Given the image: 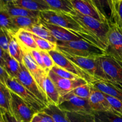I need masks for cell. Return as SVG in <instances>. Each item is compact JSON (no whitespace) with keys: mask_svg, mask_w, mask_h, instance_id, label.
I'll return each instance as SVG.
<instances>
[{"mask_svg":"<svg viewBox=\"0 0 122 122\" xmlns=\"http://www.w3.org/2000/svg\"><path fill=\"white\" fill-rule=\"evenodd\" d=\"M39 17L46 23L60 26L79 35L85 41L97 45L105 51L103 45L69 14L50 10L40 12Z\"/></svg>","mask_w":122,"mask_h":122,"instance_id":"obj_1","label":"cell"},{"mask_svg":"<svg viewBox=\"0 0 122 122\" xmlns=\"http://www.w3.org/2000/svg\"><path fill=\"white\" fill-rule=\"evenodd\" d=\"M57 50L77 57L97 58L106 56L102 48L83 39L69 42H57Z\"/></svg>","mask_w":122,"mask_h":122,"instance_id":"obj_2","label":"cell"},{"mask_svg":"<svg viewBox=\"0 0 122 122\" xmlns=\"http://www.w3.org/2000/svg\"><path fill=\"white\" fill-rule=\"evenodd\" d=\"M69 15L95 37L106 50L107 36L110 29L109 23L99 21L91 17L83 15L76 10L73 14Z\"/></svg>","mask_w":122,"mask_h":122,"instance_id":"obj_3","label":"cell"},{"mask_svg":"<svg viewBox=\"0 0 122 122\" xmlns=\"http://www.w3.org/2000/svg\"><path fill=\"white\" fill-rule=\"evenodd\" d=\"M61 53L64 54L67 58L70 60L71 61L78 66L81 69L88 72L89 75H91L97 80L109 81L107 75L102 70L99 63L98 58H86V57L71 56L66 52H61Z\"/></svg>","mask_w":122,"mask_h":122,"instance_id":"obj_4","label":"cell"},{"mask_svg":"<svg viewBox=\"0 0 122 122\" xmlns=\"http://www.w3.org/2000/svg\"><path fill=\"white\" fill-rule=\"evenodd\" d=\"M48 52L52 57L56 65L78 76L80 78L83 79L89 84L97 80L91 75H89L88 72L81 69L80 67L73 63L70 60L67 58L66 56L63 54L60 51L56 50L48 51Z\"/></svg>","mask_w":122,"mask_h":122,"instance_id":"obj_5","label":"cell"},{"mask_svg":"<svg viewBox=\"0 0 122 122\" xmlns=\"http://www.w3.org/2000/svg\"><path fill=\"white\" fill-rule=\"evenodd\" d=\"M58 106L65 112L90 114H93L94 112L91 107L88 100L75 96L70 92L60 97Z\"/></svg>","mask_w":122,"mask_h":122,"instance_id":"obj_6","label":"cell"},{"mask_svg":"<svg viewBox=\"0 0 122 122\" xmlns=\"http://www.w3.org/2000/svg\"><path fill=\"white\" fill-rule=\"evenodd\" d=\"M106 56L122 61V29L116 24H110L107 36Z\"/></svg>","mask_w":122,"mask_h":122,"instance_id":"obj_7","label":"cell"},{"mask_svg":"<svg viewBox=\"0 0 122 122\" xmlns=\"http://www.w3.org/2000/svg\"><path fill=\"white\" fill-rule=\"evenodd\" d=\"M5 85L11 91L19 95L37 112H41L46 107L35 95L20 84L16 79L9 77L6 81Z\"/></svg>","mask_w":122,"mask_h":122,"instance_id":"obj_8","label":"cell"},{"mask_svg":"<svg viewBox=\"0 0 122 122\" xmlns=\"http://www.w3.org/2000/svg\"><path fill=\"white\" fill-rule=\"evenodd\" d=\"M98 60L109 81L122 88V61L108 56L99 57Z\"/></svg>","mask_w":122,"mask_h":122,"instance_id":"obj_9","label":"cell"},{"mask_svg":"<svg viewBox=\"0 0 122 122\" xmlns=\"http://www.w3.org/2000/svg\"><path fill=\"white\" fill-rule=\"evenodd\" d=\"M15 79L27 90L35 95L45 106L48 104L45 93L23 63H20V71Z\"/></svg>","mask_w":122,"mask_h":122,"instance_id":"obj_10","label":"cell"},{"mask_svg":"<svg viewBox=\"0 0 122 122\" xmlns=\"http://www.w3.org/2000/svg\"><path fill=\"white\" fill-rule=\"evenodd\" d=\"M11 113L19 121L30 122L38 112L15 93L11 91Z\"/></svg>","mask_w":122,"mask_h":122,"instance_id":"obj_11","label":"cell"},{"mask_svg":"<svg viewBox=\"0 0 122 122\" xmlns=\"http://www.w3.org/2000/svg\"><path fill=\"white\" fill-rule=\"evenodd\" d=\"M48 76L54 83L60 97L66 95L77 87L88 83L86 81L80 77L77 79L63 78L54 73L51 70L48 73Z\"/></svg>","mask_w":122,"mask_h":122,"instance_id":"obj_12","label":"cell"},{"mask_svg":"<svg viewBox=\"0 0 122 122\" xmlns=\"http://www.w3.org/2000/svg\"><path fill=\"white\" fill-rule=\"evenodd\" d=\"M20 45V44H19ZM22 50L23 53V64L25 65L26 69L29 70L39 86L41 83L43 79L46 75H48L44 70L38 65L34 60L30 54L27 50V48L23 45H20Z\"/></svg>","mask_w":122,"mask_h":122,"instance_id":"obj_13","label":"cell"},{"mask_svg":"<svg viewBox=\"0 0 122 122\" xmlns=\"http://www.w3.org/2000/svg\"><path fill=\"white\" fill-rule=\"evenodd\" d=\"M74 9L79 13L87 16L91 17L102 22L108 21L99 12L96 7L88 0H70Z\"/></svg>","mask_w":122,"mask_h":122,"instance_id":"obj_14","label":"cell"},{"mask_svg":"<svg viewBox=\"0 0 122 122\" xmlns=\"http://www.w3.org/2000/svg\"><path fill=\"white\" fill-rule=\"evenodd\" d=\"M40 21L48 30H49L51 34L58 41L69 42L80 40V39L85 40L82 37H81L79 35L71 32L66 29L57 26V25L46 23L42 21L41 19Z\"/></svg>","mask_w":122,"mask_h":122,"instance_id":"obj_15","label":"cell"},{"mask_svg":"<svg viewBox=\"0 0 122 122\" xmlns=\"http://www.w3.org/2000/svg\"><path fill=\"white\" fill-rule=\"evenodd\" d=\"M90 85L104 94L116 98L122 101V88L110 81L96 80Z\"/></svg>","mask_w":122,"mask_h":122,"instance_id":"obj_16","label":"cell"},{"mask_svg":"<svg viewBox=\"0 0 122 122\" xmlns=\"http://www.w3.org/2000/svg\"><path fill=\"white\" fill-rule=\"evenodd\" d=\"M39 86L45 93L48 103H53L58 106L60 96L54 83L49 77L48 75L43 79Z\"/></svg>","mask_w":122,"mask_h":122,"instance_id":"obj_17","label":"cell"},{"mask_svg":"<svg viewBox=\"0 0 122 122\" xmlns=\"http://www.w3.org/2000/svg\"><path fill=\"white\" fill-rule=\"evenodd\" d=\"M13 4L34 11L42 12L51 10L44 0H17Z\"/></svg>","mask_w":122,"mask_h":122,"instance_id":"obj_18","label":"cell"},{"mask_svg":"<svg viewBox=\"0 0 122 122\" xmlns=\"http://www.w3.org/2000/svg\"><path fill=\"white\" fill-rule=\"evenodd\" d=\"M104 17L109 24L112 23L113 17V1L112 0H88Z\"/></svg>","mask_w":122,"mask_h":122,"instance_id":"obj_19","label":"cell"},{"mask_svg":"<svg viewBox=\"0 0 122 122\" xmlns=\"http://www.w3.org/2000/svg\"><path fill=\"white\" fill-rule=\"evenodd\" d=\"M52 117L55 122H70L67 116L66 112L53 103H48L41 111Z\"/></svg>","mask_w":122,"mask_h":122,"instance_id":"obj_20","label":"cell"},{"mask_svg":"<svg viewBox=\"0 0 122 122\" xmlns=\"http://www.w3.org/2000/svg\"><path fill=\"white\" fill-rule=\"evenodd\" d=\"M14 35L20 45H23L29 49L39 50L30 32L20 29Z\"/></svg>","mask_w":122,"mask_h":122,"instance_id":"obj_21","label":"cell"},{"mask_svg":"<svg viewBox=\"0 0 122 122\" xmlns=\"http://www.w3.org/2000/svg\"><path fill=\"white\" fill-rule=\"evenodd\" d=\"M24 30L27 31V32H30L32 34L35 35L36 36L39 37V38H43V39L49 41L51 42L57 44V39L53 36V35L51 34V32L49 31V30H48L41 23L40 21L38 23Z\"/></svg>","mask_w":122,"mask_h":122,"instance_id":"obj_22","label":"cell"},{"mask_svg":"<svg viewBox=\"0 0 122 122\" xmlns=\"http://www.w3.org/2000/svg\"><path fill=\"white\" fill-rule=\"evenodd\" d=\"M51 10L62 12L67 14H73L75 12L70 0H44Z\"/></svg>","mask_w":122,"mask_h":122,"instance_id":"obj_23","label":"cell"},{"mask_svg":"<svg viewBox=\"0 0 122 122\" xmlns=\"http://www.w3.org/2000/svg\"><path fill=\"white\" fill-rule=\"evenodd\" d=\"M4 10L8 12L11 17H31L37 18L40 16V12L29 10L13 4L8 5Z\"/></svg>","mask_w":122,"mask_h":122,"instance_id":"obj_24","label":"cell"},{"mask_svg":"<svg viewBox=\"0 0 122 122\" xmlns=\"http://www.w3.org/2000/svg\"><path fill=\"white\" fill-rule=\"evenodd\" d=\"M3 68L8 76L11 78H15L20 69V63L12 57L7 52L4 56V64Z\"/></svg>","mask_w":122,"mask_h":122,"instance_id":"obj_25","label":"cell"},{"mask_svg":"<svg viewBox=\"0 0 122 122\" xmlns=\"http://www.w3.org/2000/svg\"><path fill=\"white\" fill-rule=\"evenodd\" d=\"M7 52L19 63H23L22 50L14 34L11 32H10V41Z\"/></svg>","mask_w":122,"mask_h":122,"instance_id":"obj_26","label":"cell"},{"mask_svg":"<svg viewBox=\"0 0 122 122\" xmlns=\"http://www.w3.org/2000/svg\"><path fill=\"white\" fill-rule=\"evenodd\" d=\"M11 19L13 24L19 29H26L38 23L40 21V17H11Z\"/></svg>","mask_w":122,"mask_h":122,"instance_id":"obj_27","label":"cell"},{"mask_svg":"<svg viewBox=\"0 0 122 122\" xmlns=\"http://www.w3.org/2000/svg\"><path fill=\"white\" fill-rule=\"evenodd\" d=\"M0 27L13 34L19 30L13 24L11 17L5 10H0Z\"/></svg>","mask_w":122,"mask_h":122,"instance_id":"obj_28","label":"cell"},{"mask_svg":"<svg viewBox=\"0 0 122 122\" xmlns=\"http://www.w3.org/2000/svg\"><path fill=\"white\" fill-rule=\"evenodd\" d=\"M11 98L10 90L0 81V107L9 111L10 113Z\"/></svg>","mask_w":122,"mask_h":122,"instance_id":"obj_29","label":"cell"},{"mask_svg":"<svg viewBox=\"0 0 122 122\" xmlns=\"http://www.w3.org/2000/svg\"><path fill=\"white\" fill-rule=\"evenodd\" d=\"M95 122H122V116L110 112H94Z\"/></svg>","mask_w":122,"mask_h":122,"instance_id":"obj_30","label":"cell"},{"mask_svg":"<svg viewBox=\"0 0 122 122\" xmlns=\"http://www.w3.org/2000/svg\"><path fill=\"white\" fill-rule=\"evenodd\" d=\"M66 114L70 122H95L93 114L66 112Z\"/></svg>","mask_w":122,"mask_h":122,"instance_id":"obj_31","label":"cell"},{"mask_svg":"<svg viewBox=\"0 0 122 122\" xmlns=\"http://www.w3.org/2000/svg\"><path fill=\"white\" fill-rule=\"evenodd\" d=\"M112 23L122 29V1H113Z\"/></svg>","mask_w":122,"mask_h":122,"instance_id":"obj_32","label":"cell"},{"mask_svg":"<svg viewBox=\"0 0 122 122\" xmlns=\"http://www.w3.org/2000/svg\"><path fill=\"white\" fill-rule=\"evenodd\" d=\"M32 36H33V39L35 41L36 44L39 50L50 51L57 50V44L51 42L49 41L44 39L43 38H39V37L36 36L35 35L32 34Z\"/></svg>","mask_w":122,"mask_h":122,"instance_id":"obj_33","label":"cell"},{"mask_svg":"<svg viewBox=\"0 0 122 122\" xmlns=\"http://www.w3.org/2000/svg\"><path fill=\"white\" fill-rule=\"evenodd\" d=\"M69 92L78 97L88 100L91 92V86L89 83H87L75 88Z\"/></svg>","mask_w":122,"mask_h":122,"instance_id":"obj_34","label":"cell"},{"mask_svg":"<svg viewBox=\"0 0 122 122\" xmlns=\"http://www.w3.org/2000/svg\"><path fill=\"white\" fill-rule=\"evenodd\" d=\"M106 97L111 107V112L114 114L122 116V101L113 97L106 95Z\"/></svg>","mask_w":122,"mask_h":122,"instance_id":"obj_35","label":"cell"},{"mask_svg":"<svg viewBox=\"0 0 122 122\" xmlns=\"http://www.w3.org/2000/svg\"><path fill=\"white\" fill-rule=\"evenodd\" d=\"M91 90L92 91L94 92V94H95V95L96 96V97L97 98L98 100L99 101H100V102H101L102 106H103V107L105 109V111H106V112H111L112 110H111L110 106L109 103H108V101H107V98H106V95H105V94H104L102 92L100 91H98V89L93 88L92 86Z\"/></svg>","mask_w":122,"mask_h":122,"instance_id":"obj_36","label":"cell"},{"mask_svg":"<svg viewBox=\"0 0 122 122\" xmlns=\"http://www.w3.org/2000/svg\"><path fill=\"white\" fill-rule=\"evenodd\" d=\"M51 70L54 73L58 75V76H60L61 77H63V78L69 79H77L79 78L78 76H76V75H73V74L64 70V69L60 67H58L57 65H55L52 68Z\"/></svg>","mask_w":122,"mask_h":122,"instance_id":"obj_37","label":"cell"},{"mask_svg":"<svg viewBox=\"0 0 122 122\" xmlns=\"http://www.w3.org/2000/svg\"><path fill=\"white\" fill-rule=\"evenodd\" d=\"M88 101H89L92 110L94 112H106L103 106H102L100 101L98 100L92 90Z\"/></svg>","mask_w":122,"mask_h":122,"instance_id":"obj_38","label":"cell"},{"mask_svg":"<svg viewBox=\"0 0 122 122\" xmlns=\"http://www.w3.org/2000/svg\"><path fill=\"white\" fill-rule=\"evenodd\" d=\"M10 41V32L0 27V47L8 52Z\"/></svg>","mask_w":122,"mask_h":122,"instance_id":"obj_39","label":"cell"},{"mask_svg":"<svg viewBox=\"0 0 122 122\" xmlns=\"http://www.w3.org/2000/svg\"><path fill=\"white\" fill-rule=\"evenodd\" d=\"M40 53L41 54L43 62L45 65V67L46 69V72H49L50 70L52 69V68L56 65L54 61L52 60V57H51L50 54H49L48 52L46 51H42L40 50Z\"/></svg>","mask_w":122,"mask_h":122,"instance_id":"obj_40","label":"cell"},{"mask_svg":"<svg viewBox=\"0 0 122 122\" xmlns=\"http://www.w3.org/2000/svg\"><path fill=\"white\" fill-rule=\"evenodd\" d=\"M27 50H28V51L29 52V53L30 54L32 58L34 59V60L35 61L36 63L38 64V65L40 67L42 70H44L46 73H47V72H46V67H45V65H44V62H43L41 54L40 53V50H33V49H29V48H27Z\"/></svg>","mask_w":122,"mask_h":122,"instance_id":"obj_41","label":"cell"},{"mask_svg":"<svg viewBox=\"0 0 122 122\" xmlns=\"http://www.w3.org/2000/svg\"><path fill=\"white\" fill-rule=\"evenodd\" d=\"M0 122H21L18 120L9 111L0 107Z\"/></svg>","mask_w":122,"mask_h":122,"instance_id":"obj_42","label":"cell"},{"mask_svg":"<svg viewBox=\"0 0 122 122\" xmlns=\"http://www.w3.org/2000/svg\"><path fill=\"white\" fill-rule=\"evenodd\" d=\"M30 122H55L51 116L43 112H39L33 116Z\"/></svg>","mask_w":122,"mask_h":122,"instance_id":"obj_43","label":"cell"},{"mask_svg":"<svg viewBox=\"0 0 122 122\" xmlns=\"http://www.w3.org/2000/svg\"><path fill=\"white\" fill-rule=\"evenodd\" d=\"M9 77L10 76H8V75L6 72L5 70H4V69L0 65V81L2 83L5 85L6 81Z\"/></svg>","mask_w":122,"mask_h":122,"instance_id":"obj_44","label":"cell"},{"mask_svg":"<svg viewBox=\"0 0 122 122\" xmlns=\"http://www.w3.org/2000/svg\"><path fill=\"white\" fill-rule=\"evenodd\" d=\"M17 0H0V10H4L8 5L13 4Z\"/></svg>","mask_w":122,"mask_h":122,"instance_id":"obj_45","label":"cell"},{"mask_svg":"<svg viewBox=\"0 0 122 122\" xmlns=\"http://www.w3.org/2000/svg\"><path fill=\"white\" fill-rule=\"evenodd\" d=\"M6 51L0 47V65L3 67L4 64V56Z\"/></svg>","mask_w":122,"mask_h":122,"instance_id":"obj_46","label":"cell"},{"mask_svg":"<svg viewBox=\"0 0 122 122\" xmlns=\"http://www.w3.org/2000/svg\"><path fill=\"white\" fill-rule=\"evenodd\" d=\"M122 0H113V1H122Z\"/></svg>","mask_w":122,"mask_h":122,"instance_id":"obj_47","label":"cell"},{"mask_svg":"<svg viewBox=\"0 0 122 122\" xmlns=\"http://www.w3.org/2000/svg\"><path fill=\"white\" fill-rule=\"evenodd\" d=\"M112 1H113V0H112Z\"/></svg>","mask_w":122,"mask_h":122,"instance_id":"obj_48","label":"cell"}]
</instances>
